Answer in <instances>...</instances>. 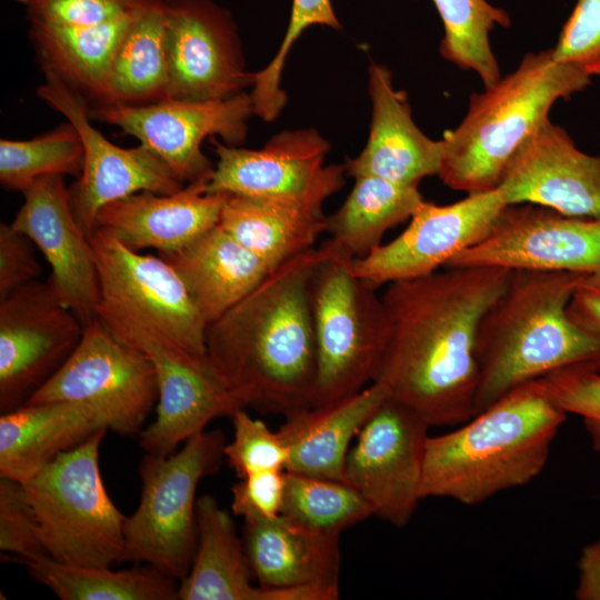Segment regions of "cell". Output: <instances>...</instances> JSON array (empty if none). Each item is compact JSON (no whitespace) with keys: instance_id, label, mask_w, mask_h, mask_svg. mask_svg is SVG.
<instances>
[{"instance_id":"6da1fadb","label":"cell","mask_w":600,"mask_h":600,"mask_svg":"<svg viewBox=\"0 0 600 600\" xmlns=\"http://www.w3.org/2000/svg\"><path fill=\"white\" fill-rule=\"evenodd\" d=\"M511 272L448 267L388 283L381 294L386 336L372 382L430 427L460 426L473 417L478 326Z\"/></svg>"},{"instance_id":"7a4b0ae2","label":"cell","mask_w":600,"mask_h":600,"mask_svg":"<svg viewBox=\"0 0 600 600\" xmlns=\"http://www.w3.org/2000/svg\"><path fill=\"white\" fill-rule=\"evenodd\" d=\"M318 247L273 269L206 331L208 357L243 407L287 416L313 406L310 278Z\"/></svg>"},{"instance_id":"3957f363","label":"cell","mask_w":600,"mask_h":600,"mask_svg":"<svg viewBox=\"0 0 600 600\" xmlns=\"http://www.w3.org/2000/svg\"><path fill=\"white\" fill-rule=\"evenodd\" d=\"M567 416L537 379L512 389L459 428L429 436L422 499L476 506L528 484L544 469Z\"/></svg>"},{"instance_id":"277c9868","label":"cell","mask_w":600,"mask_h":600,"mask_svg":"<svg viewBox=\"0 0 600 600\" xmlns=\"http://www.w3.org/2000/svg\"><path fill=\"white\" fill-rule=\"evenodd\" d=\"M584 274L511 272L503 292L482 316L476 337L479 373L474 414L526 382L574 364L600 368V334L568 312Z\"/></svg>"},{"instance_id":"5b68a950","label":"cell","mask_w":600,"mask_h":600,"mask_svg":"<svg viewBox=\"0 0 600 600\" xmlns=\"http://www.w3.org/2000/svg\"><path fill=\"white\" fill-rule=\"evenodd\" d=\"M590 82L579 68L557 61L551 49L528 52L512 72L471 93L466 116L441 139L438 177L466 193L497 188L514 151L552 107Z\"/></svg>"},{"instance_id":"8992f818","label":"cell","mask_w":600,"mask_h":600,"mask_svg":"<svg viewBox=\"0 0 600 600\" xmlns=\"http://www.w3.org/2000/svg\"><path fill=\"white\" fill-rule=\"evenodd\" d=\"M108 429L58 456L21 483L50 559L80 567L124 562L127 517L109 497L99 466Z\"/></svg>"},{"instance_id":"52a82bcc","label":"cell","mask_w":600,"mask_h":600,"mask_svg":"<svg viewBox=\"0 0 600 600\" xmlns=\"http://www.w3.org/2000/svg\"><path fill=\"white\" fill-rule=\"evenodd\" d=\"M318 250L310 278L317 350L313 406L346 398L371 383L386 336L378 288L354 273L353 258L331 239Z\"/></svg>"},{"instance_id":"ba28073f","label":"cell","mask_w":600,"mask_h":600,"mask_svg":"<svg viewBox=\"0 0 600 600\" xmlns=\"http://www.w3.org/2000/svg\"><path fill=\"white\" fill-rule=\"evenodd\" d=\"M224 444L220 430L202 431L177 453L144 454L140 501L124 526V561L148 563L176 580L187 577L198 540L197 488L218 470Z\"/></svg>"},{"instance_id":"9c48e42d","label":"cell","mask_w":600,"mask_h":600,"mask_svg":"<svg viewBox=\"0 0 600 600\" xmlns=\"http://www.w3.org/2000/svg\"><path fill=\"white\" fill-rule=\"evenodd\" d=\"M97 318L153 366L159 391L156 419L139 434L146 453L169 456L178 444L204 431L213 419L231 417L238 409L246 408L209 357L192 354L131 319L103 310L97 311Z\"/></svg>"},{"instance_id":"30bf717a","label":"cell","mask_w":600,"mask_h":600,"mask_svg":"<svg viewBox=\"0 0 600 600\" xmlns=\"http://www.w3.org/2000/svg\"><path fill=\"white\" fill-rule=\"evenodd\" d=\"M158 397L150 360L94 318L63 366L24 404L82 402L101 414L108 430L130 437L143 430Z\"/></svg>"},{"instance_id":"8fae6325","label":"cell","mask_w":600,"mask_h":600,"mask_svg":"<svg viewBox=\"0 0 600 600\" xmlns=\"http://www.w3.org/2000/svg\"><path fill=\"white\" fill-rule=\"evenodd\" d=\"M89 239L100 282L97 311L131 319L192 354L208 357V323L168 261L141 254L99 228Z\"/></svg>"},{"instance_id":"7c38bea8","label":"cell","mask_w":600,"mask_h":600,"mask_svg":"<svg viewBox=\"0 0 600 600\" xmlns=\"http://www.w3.org/2000/svg\"><path fill=\"white\" fill-rule=\"evenodd\" d=\"M218 161L209 192L276 200L322 213V204L344 186L342 164H326L329 142L312 128L284 130L260 149L213 140Z\"/></svg>"},{"instance_id":"4fadbf2b","label":"cell","mask_w":600,"mask_h":600,"mask_svg":"<svg viewBox=\"0 0 600 600\" xmlns=\"http://www.w3.org/2000/svg\"><path fill=\"white\" fill-rule=\"evenodd\" d=\"M252 114V101L246 92L219 100L89 107L92 120L118 127L134 137L182 184L211 177L214 166L202 152V142L219 137L228 146H241Z\"/></svg>"},{"instance_id":"5bb4252c","label":"cell","mask_w":600,"mask_h":600,"mask_svg":"<svg viewBox=\"0 0 600 600\" xmlns=\"http://www.w3.org/2000/svg\"><path fill=\"white\" fill-rule=\"evenodd\" d=\"M84 326L50 280L0 298V411L27 402L68 360Z\"/></svg>"},{"instance_id":"9a60e30c","label":"cell","mask_w":600,"mask_h":600,"mask_svg":"<svg viewBox=\"0 0 600 600\" xmlns=\"http://www.w3.org/2000/svg\"><path fill=\"white\" fill-rule=\"evenodd\" d=\"M430 426L414 411L388 399L350 447L344 481L368 502L372 516L401 528L422 500Z\"/></svg>"},{"instance_id":"2e32d148","label":"cell","mask_w":600,"mask_h":600,"mask_svg":"<svg viewBox=\"0 0 600 600\" xmlns=\"http://www.w3.org/2000/svg\"><path fill=\"white\" fill-rule=\"evenodd\" d=\"M43 73L38 97L72 123L82 141V170L69 194L74 218L88 237L107 204L138 192L173 193L184 186L142 144L122 148L109 141L92 126L87 100L57 76Z\"/></svg>"},{"instance_id":"e0dca14e","label":"cell","mask_w":600,"mask_h":600,"mask_svg":"<svg viewBox=\"0 0 600 600\" xmlns=\"http://www.w3.org/2000/svg\"><path fill=\"white\" fill-rule=\"evenodd\" d=\"M448 267L598 273L600 219L566 216L531 203L508 204L488 233Z\"/></svg>"},{"instance_id":"ac0fdd59","label":"cell","mask_w":600,"mask_h":600,"mask_svg":"<svg viewBox=\"0 0 600 600\" xmlns=\"http://www.w3.org/2000/svg\"><path fill=\"white\" fill-rule=\"evenodd\" d=\"M506 206L498 188L467 193L449 204L424 200L397 238L353 259V271L376 288L438 271L480 241Z\"/></svg>"},{"instance_id":"d6986e66","label":"cell","mask_w":600,"mask_h":600,"mask_svg":"<svg viewBox=\"0 0 600 600\" xmlns=\"http://www.w3.org/2000/svg\"><path fill=\"white\" fill-rule=\"evenodd\" d=\"M169 100H219L251 87L238 27L213 0H166Z\"/></svg>"},{"instance_id":"ffe728a7","label":"cell","mask_w":600,"mask_h":600,"mask_svg":"<svg viewBox=\"0 0 600 600\" xmlns=\"http://www.w3.org/2000/svg\"><path fill=\"white\" fill-rule=\"evenodd\" d=\"M497 188L507 204L531 203L600 219V154L581 151L547 119L514 151Z\"/></svg>"},{"instance_id":"44dd1931","label":"cell","mask_w":600,"mask_h":600,"mask_svg":"<svg viewBox=\"0 0 600 600\" xmlns=\"http://www.w3.org/2000/svg\"><path fill=\"white\" fill-rule=\"evenodd\" d=\"M10 226L26 234L52 269L62 301L86 326L97 318L100 282L89 237L78 224L61 176L36 180Z\"/></svg>"},{"instance_id":"7402d4cb","label":"cell","mask_w":600,"mask_h":600,"mask_svg":"<svg viewBox=\"0 0 600 600\" xmlns=\"http://www.w3.org/2000/svg\"><path fill=\"white\" fill-rule=\"evenodd\" d=\"M339 537L308 529L282 514L243 519L241 536L257 584L291 592L299 600L338 599Z\"/></svg>"},{"instance_id":"603a6c76","label":"cell","mask_w":600,"mask_h":600,"mask_svg":"<svg viewBox=\"0 0 600 600\" xmlns=\"http://www.w3.org/2000/svg\"><path fill=\"white\" fill-rule=\"evenodd\" d=\"M368 89L369 136L361 152L346 160L347 174L376 176L410 186H419L426 177L438 176L442 142L432 140L416 124L407 94L394 88L391 71L372 63Z\"/></svg>"},{"instance_id":"cb8c5ba5","label":"cell","mask_w":600,"mask_h":600,"mask_svg":"<svg viewBox=\"0 0 600 600\" xmlns=\"http://www.w3.org/2000/svg\"><path fill=\"white\" fill-rule=\"evenodd\" d=\"M210 178L184 184L173 193L138 192L103 207L96 229H102L136 251H179L218 224L229 193L209 192Z\"/></svg>"},{"instance_id":"d4e9b609","label":"cell","mask_w":600,"mask_h":600,"mask_svg":"<svg viewBox=\"0 0 600 600\" xmlns=\"http://www.w3.org/2000/svg\"><path fill=\"white\" fill-rule=\"evenodd\" d=\"M101 429H108L104 419L82 402L30 403L1 413L0 478L23 483Z\"/></svg>"},{"instance_id":"484cf974","label":"cell","mask_w":600,"mask_h":600,"mask_svg":"<svg viewBox=\"0 0 600 600\" xmlns=\"http://www.w3.org/2000/svg\"><path fill=\"white\" fill-rule=\"evenodd\" d=\"M387 398L372 382L346 398L284 416L278 432L289 450L286 471L344 481L352 440Z\"/></svg>"},{"instance_id":"4316f807","label":"cell","mask_w":600,"mask_h":600,"mask_svg":"<svg viewBox=\"0 0 600 600\" xmlns=\"http://www.w3.org/2000/svg\"><path fill=\"white\" fill-rule=\"evenodd\" d=\"M198 540L179 600H298L286 591L252 583L253 576L232 517L210 494L197 499Z\"/></svg>"},{"instance_id":"83f0119b","label":"cell","mask_w":600,"mask_h":600,"mask_svg":"<svg viewBox=\"0 0 600 600\" xmlns=\"http://www.w3.org/2000/svg\"><path fill=\"white\" fill-rule=\"evenodd\" d=\"M160 256L177 271L208 324L273 270L219 223L179 251Z\"/></svg>"},{"instance_id":"f1b7e54d","label":"cell","mask_w":600,"mask_h":600,"mask_svg":"<svg viewBox=\"0 0 600 600\" xmlns=\"http://www.w3.org/2000/svg\"><path fill=\"white\" fill-rule=\"evenodd\" d=\"M138 9L90 26L30 23L42 71L57 76L89 107L102 103L114 54Z\"/></svg>"},{"instance_id":"f546056e","label":"cell","mask_w":600,"mask_h":600,"mask_svg":"<svg viewBox=\"0 0 600 600\" xmlns=\"http://www.w3.org/2000/svg\"><path fill=\"white\" fill-rule=\"evenodd\" d=\"M169 87L167 2L150 0L134 12L117 49L100 104L166 101Z\"/></svg>"},{"instance_id":"4dcf8cb0","label":"cell","mask_w":600,"mask_h":600,"mask_svg":"<svg viewBox=\"0 0 600 600\" xmlns=\"http://www.w3.org/2000/svg\"><path fill=\"white\" fill-rule=\"evenodd\" d=\"M219 226L272 269L316 247L326 217L276 200L229 194Z\"/></svg>"},{"instance_id":"1f68e13d","label":"cell","mask_w":600,"mask_h":600,"mask_svg":"<svg viewBox=\"0 0 600 600\" xmlns=\"http://www.w3.org/2000/svg\"><path fill=\"white\" fill-rule=\"evenodd\" d=\"M423 201L419 186L356 177L342 206L326 217V232L353 259L363 258L382 244L388 230L410 220Z\"/></svg>"},{"instance_id":"d6a6232c","label":"cell","mask_w":600,"mask_h":600,"mask_svg":"<svg viewBox=\"0 0 600 600\" xmlns=\"http://www.w3.org/2000/svg\"><path fill=\"white\" fill-rule=\"evenodd\" d=\"M24 566L62 600H178V580L148 563L113 570L43 558Z\"/></svg>"},{"instance_id":"836d02e7","label":"cell","mask_w":600,"mask_h":600,"mask_svg":"<svg viewBox=\"0 0 600 600\" xmlns=\"http://www.w3.org/2000/svg\"><path fill=\"white\" fill-rule=\"evenodd\" d=\"M443 26L440 54L462 70L473 71L484 87L501 78L490 33L509 27L507 11L487 0H431Z\"/></svg>"},{"instance_id":"e575fe53","label":"cell","mask_w":600,"mask_h":600,"mask_svg":"<svg viewBox=\"0 0 600 600\" xmlns=\"http://www.w3.org/2000/svg\"><path fill=\"white\" fill-rule=\"evenodd\" d=\"M281 514L308 529L338 534L372 517L364 498L344 481L286 471Z\"/></svg>"},{"instance_id":"d590c367","label":"cell","mask_w":600,"mask_h":600,"mask_svg":"<svg viewBox=\"0 0 600 600\" xmlns=\"http://www.w3.org/2000/svg\"><path fill=\"white\" fill-rule=\"evenodd\" d=\"M83 154L80 134L69 121L32 139H1L0 182L23 192L47 176H79Z\"/></svg>"},{"instance_id":"8d00e7d4","label":"cell","mask_w":600,"mask_h":600,"mask_svg":"<svg viewBox=\"0 0 600 600\" xmlns=\"http://www.w3.org/2000/svg\"><path fill=\"white\" fill-rule=\"evenodd\" d=\"M311 26L341 29L331 0H292L288 27L277 53L264 68L252 73V107L263 121H274L287 104V94L281 88L286 60L294 42Z\"/></svg>"},{"instance_id":"74e56055","label":"cell","mask_w":600,"mask_h":600,"mask_svg":"<svg viewBox=\"0 0 600 600\" xmlns=\"http://www.w3.org/2000/svg\"><path fill=\"white\" fill-rule=\"evenodd\" d=\"M233 438L224 444L223 456L239 479L268 470H284L289 450L278 430L251 417L246 408L232 416Z\"/></svg>"},{"instance_id":"f35d334b","label":"cell","mask_w":600,"mask_h":600,"mask_svg":"<svg viewBox=\"0 0 600 600\" xmlns=\"http://www.w3.org/2000/svg\"><path fill=\"white\" fill-rule=\"evenodd\" d=\"M540 380L561 410L581 418L591 448L600 456V368L587 363L569 366Z\"/></svg>"},{"instance_id":"ab89813d","label":"cell","mask_w":600,"mask_h":600,"mask_svg":"<svg viewBox=\"0 0 600 600\" xmlns=\"http://www.w3.org/2000/svg\"><path fill=\"white\" fill-rule=\"evenodd\" d=\"M0 550L23 564L49 558L21 483L8 478H0Z\"/></svg>"},{"instance_id":"60d3db41","label":"cell","mask_w":600,"mask_h":600,"mask_svg":"<svg viewBox=\"0 0 600 600\" xmlns=\"http://www.w3.org/2000/svg\"><path fill=\"white\" fill-rule=\"evenodd\" d=\"M551 50L557 61L600 76V0H577Z\"/></svg>"},{"instance_id":"b9f144b4","label":"cell","mask_w":600,"mask_h":600,"mask_svg":"<svg viewBox=\"0 0 600 600\" xmlns=\"http://www.w3.org/2000/svg\"><path fill=\"white\" fill-rule=\"evenodd\" d=\"M150 0H32L30 23L90 26L116 19Z\"/></svg>"},{"instance_id":"7bdbcfd3","label":"cell","mask_w":600,"mask_h":600,"mask_svg":"<svg viewBox=\"0 0 600 600\" xmlns=\"http://www.w3.org/2000/svg\"><path fill=\"white\" fill-rule=\"evenodd\" d=\"M286 491V471L268 470L241 478L231 488L234 516L273 519L281 514Z\"/></svg>"},{"instance_id":"ee69618b","label":"cell","mask_w":600,"mask_h":600,"mask_svg":"<svg viewBox=\"0 0 600 600\" xmlns=\"http://www.w3.org/2000/svg\"><path fill=\"white\" fill-rule=\"evenodd\" d=\"M33 242L10 224H0V298L41 273Z\"/></svg>"},{"instance_id":"f6af8a7d","label":"cell","mask_w":600,"mask_h":600,"mask_svg":"<svg viewBox=\"0 0 600 600\" xmlns=\"http://www.w3.org/2000/svg\"><path fill=\"white\" fill-rule=\"evenodd\" d=\"M572 320L600 334V272L584 274L568 307Z\"/></svg>"},{"instance_id":"bcb514c9","label":"cell","mask_w":600,"mask_h":600,"mask_svg":"<svg viewBox=\"0 0 600 600\" xmlns=\"http://www.w3.org/2000/svg\"><path fill=\"white\" fill-rule=\"evenodd\" d=\"M574 597L578 600H600V533L580 552Z\"/></svg>"},{"instance_id":"7dc6e473","label":"cell","mask_w":600,"mask_h":600,"mask_svg":"<svg viewBox=\"0 0 600 600\" xmlns=\"http://www.w3.org/2000/svg\"><path fill=\"white\" fill-rule=\"evenodd\" d=\"M14 1L28 6L32 0H14Z\"/></svg>"}]
</instances>
